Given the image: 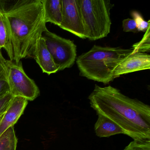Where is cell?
<instances>
[{
	"label": "cell",
	"mask_w": 150,
	"mask_h": 150,
	"mask_svg": "<svg viewBox=\"0 0 150 150\" xmlns=\"http://www.w3.org/2000/svg\"><path fill=\"white\" fill-rule=\"evenodd\" d=\"M4 67L3 66L0 65V76H1L2 74L4 72Z\"/></svg>",
	"instance_id": "obj_22"
},
{
	"label": "cell",
	"mask_w": 150,
	"mask_h": 150,
	"mask_svg": "<svg viewBox=\"0 0 150 150\" xmlns=\"http://www.w3.org/2000/svg\"><path fill=\"white\" fill-rule=\"evenodd\" d=\"M42 37L59 71L71 68L77 59V46L73 42L49 31L46 28Z\"/></svg>",
	"instance_id": "obj_6"
},
{
	"label": "cell",
	"mask_w": 150,
	"mask_h": 150,
	"mask_svg": "<svg viewBox=\"0 0 150 150\" xmlns=\"http://www.w3.org/2000/svg\"><path fill=\"white\" fill-rule=\"evenodd\" d=\"M123 150H150V139L133 140Z\"/></svg>",
	"instance_id": "obj_16"
},
{
	"label": "cell",
	"mask_w": 150,
	"mask_h": 150,
	"mask_svg": "<svg viewBox=\"0 0 150 150\" xmlns=\"http://www.w3.org/2000/svg\"><path fill=\"white\" fill-rule=\"evenodd\" d=\"M45 23H51L59 27L62 21V0H41Z\"/></svg>",
	"instance_id": "obj_11"
},
{
	"label": "cell",
	"mask_w": 150,
	"mask_h": 150,
	"mask_svg": "<svg viewBox=\"0 0 150 150\" xmlns=\"http://www.w3.org/2000/svg\"><path fill=\"white\" fill-rule=\"evenodd\" d=\"M10 93V88L4 71L0 76V98Z\"/></svg>",
	"instance_id": "obj_18"
},
{
	"label": "cell",
	"mask_w": 150,
	"mask_h": 150,
	"mask_svg": "<svg viewBox=\"0 0 150 150\" xmlns=\"http://www.w3.org/2000/svg\"><path fill=\"white\" fill-rule=\"evenodd\" d=\"M34 59L39 65L43 72L48 75L59 71V66L54 62L42 37L40 38L37 45Z\"/></svg>",
	"instance_id": "obj_10"
},
{
	"label": "cell",
	"mask_w": 150,
	"mask_h": 150,
	"mask_svg": "<svg viewBox=\"0 0 150 150\" xmlns=\"http://www.w3.org/2000/svg\"><path fill=\"white\" fill-rule=\"evenodd\" d=\"M17 142L14 127L11 126L0 136V150H16Z\"/></svg>",
	"instance_id": "obj_14"
},
{
	"label": "cell",
	"mask_w": 150,
	"mask_h": 150,
	"mask_svg": "<svg viewBox=\"0 0 150 150\" xmlns=\"http://www.w3.org/2000/svg\"><path fill=\"white\" fill-rule=\"evenodd\" d=\"M62 21L59 28L81 39H86L79 0H62Z\"/></svg>",
	"instance_id": "obj_7"
},
{
	"label": "cell",
	"mask_w": 150,
	"mask_h": 150,
	"mask_svg": "<svg viewBox=\"0 0 150 150\" xmlns=\"http://www.w3.org/2000/svg\"><path fill=\"white\" fill-rule=\"evenodd\" d=\"M95 124L94 131L99 137H109L114 135L123 134L122 130L115 122L102 115H98Z\"/></svg>",
	"instance_id": "obj_12"
},
{
	"label": "cell",
	"mask_w": 150,
	"mask_h": 150,
	"mask_svg": "<svg viewBox=\"0 0 150 150\" xmlns=\"http://www.w3.org/2000/svg\"><path fill=\"white\" fill-rule=\"evenodd\" d=\"M122 27L124 32H138L137 23L134 19L128 18L122 21Z\"/></svg>",
	"instance_id": "obj_19"
},
{
	"label": "cell",
	"mask_w": 150,
	"mask_h": 150,
	"mask_svg": "<svg viewBox=\"0 0 150 150\" xmlns=\"http://www.w3.org/2000/svg\"><path fill=\"white\" fill-rule=\"evenodd\" d=\"M2 48H4L10 60L13 61V50L4 18L1 14L0 17V50Z\"/></svg>",
	"instance_id": "obj_13"
},
{
	"label": "cell",
	"mask_w": 150,
	"mask_h": 150,
	"mask_svg": "<svg viewBox=\"0 0 150 150\" xmlns=\"http://www.w3.org/2000/svg\"><path fill=\"white\" fill-rule=\"evenodd\" d=\"M6 59L3 57L1 51L0 50V65H2L4 66L5 63H6Z\"/></svg>",
	"instance_id": "obj_21"
},
{
	"label": "cell",
	"mask_w": 150,
	"mask_h": 150,
	"mask_svg": "<svg viewBox=\"0 0 150 150\" xmlns=\"http://www.w3.org/2000/svg\"><path fill=\"white\" fill-rule=\"evenodd\" d=\"M0 6L14 52V60L35 57L37 45L47 28L41 0L11 1Z\"/></svg>",
	"instance_id": "obj_2"
},
{
	"label": "cell",
	"mask_w": 150,
	"mask_h": 150,
	"mask_svg": "<svg viewBox=\"0 0 150 150\" xmlns=\"http://www.w3.org/2000/svg\"><path fill=\"white\" fill-rule=\"evenodd\" d=\"M4 113H3V114H1V115H0V120H1V117H2V116H3V115H4Z\"/></svg>",
	"instance_id": "obj_23"
},
{
	"label": "cell",
	"mask_w": 150,
	"mask_h": 150,
	"mask_svg": "<svg viewBox=\"0 0 150 150\" xmlns=\"http://www.w3.org/2000/svg\"><path fill=\"white\" fill-rule=\"evenodd\" d=\"M86 38L91 41L104 38L110 32V9L109 0H79Z\"/></svg>",
	"instance_id": "obj_4"
},
{
	"label": "cell",
	"mask_w": 150,
	"mask_h": 150,
	"mask_svg": "<svg viewBox=\"0 0 150 150\" xmlns=\"http://www.w3.org/2000/svg\"><path fill=\"white\" fill-rule=\"evenodd\" d=\"M10 92L13 96L23 97L33 101L40 95V90L35 82L30 79L23 70L21 61L6 60L4 65Z\"/></svg>",
	"instance_id": "obj_5"
},
{
	"label": "cell",
	"mask_w": 150,
	"mask_h": 150,
	"mask_svg": "<svg viewBox=\"0 0 150 150\" xmlns=\"http://www.w3.org/2000/svg\"><path fill=\"white\" fill-rule=\"evenodd\" d=\"M150 27L145 31L143 38L141 41L137 43L134 44L132 46L133 52L132 53L136 52H150Z\"/></svg>",
	"instance_id": "obj_15"
},
{
	"label": "cell",
	"mask_w": 150,
	"mask_h": 150,
	"mask_svg": "<svg viewBox=\"0 0 150 150\" xmlns=\"http://www.w3.org/2000/svg\"><path fill=\"white\" fill-rule=\"evenodd\" d=\"M13 97L10 93L0 98V115L5 113Z\"/></svg>",
	"instance_id": "obj_20"
},
{
	"label": "cell",
	"mask_w": 150,
	"mask_h": 150,
	"mask_svg": "<svg viewBox=\"0 0 150 150\" xmlns=\"http://www.w3.org/2000/svg\"><path fill=\"white\" fill-rule=\"evenodd\" d=\"M28 100L20 96L13 97L0 120V136L17 122L28 104Z\"/></svg>",
	"instance_id": "obj_9"
},
{
	"label": "cell",
	"mask_w": 150,
	"mask_h": 150,
	"mask_svg": "<svg viewBox=\"0 0 150 150\" xmlns=\"http://www.w3.org/2000/svg\"><path fill=\"white\" fill-rule=\"evenodd\" d=\"M150 68V55L146 53L136 52L128 56L113 71L114 79L121 75Z\"/></svg>",
	"instance_id": "obj_8"
},
{
	"label": "cell",
	"mask_w": 150,
	"mask_h": 150,
	"mask_svg": "<svg viewBox=\"0 0 150 150\" xmlns=\"http://www.w3.org/2000/svg\"><path fill=\"white\" fill-rule=\"evenodd\" d=\"M1 11H0V17H1Z\"/></svg>",
	"instance_id": "obj_24"
},
{
	"label": "cell",
	"mask_w": 150,
	"mask_h": 150,
	"mask_svg": "<svg viewBox=\"0 0 150 150\" xmlns=\"http://www.w3.org/2000/svg\"><path fill=\"white\" fill-rule=\"evenodd\" d=\"M133 52V49L94 45L79 56L76 62L80 75L91 80L109 84L114 80L117 67Z\"/></svg>",
	"instance_id": "obj_3"
},
{
	"label": "cell",
	"mask_w": 150,
	"mask_h": 150,
	"mask_svg": "<svg viewBox=\"0 0 150 150\" xmlns=\"http://www.w3.org/2000/svg\"><path fill=\"white\" fill-rule=\"evenodd\" d=\"M90 107L97 115L113 121L133 140L150 139V107L132 99L110 86L95 85L88 97Z\"/></svg>",
	"instance_id": "obj_1"
},
{
	"label": "cell",
	"mask_w": 150,
	"mask_h": 150,
	"mask_svg": "<svg viewBox=\"0 0 150 150\" xmlns=\"http://www.w3.org/2000/svg\"><path fill=\"white\" fill-rule=\"evenodd\" d=\"M132 16L137 23L138 32H145L150 27V21H145L141 15L137 11L132 12Z\"/></svg>",
	"instance_id": "obj_17"
}]
</instances>
